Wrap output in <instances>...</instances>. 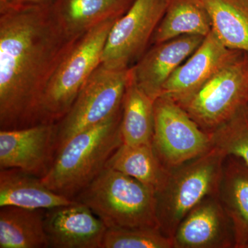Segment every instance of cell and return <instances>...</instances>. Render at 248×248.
Here are the masks:
<instances>
[{"label": "cell", "instance_id": "e0dca14e", "mask_svg": "<svg viewBox=\"0 0 248 248\" xmlns=\"http://www.w3.org/2000/svg\"><path fill=\"white\" fill-rule=\"evenodd\" d=\"M134 0H53L52 7L70 35L81 37L101 23L119 18Z\"/></svg>", "mask_w": 248, "mask_h": 248}, {"label": "cell", "instance_id": "603a6c76", "mask_svg": "<svg viewBox=\"0 0 248 248\" xmlns=\"http://www.w3.org/2000/svg\"><path fill=\"white\" fill-rule=\"evenodd\" d=\"M213 146L226 156H236L248 164V106L210 133Z\"/></svg>", "mask_w": 248, "mask_h": 248}, {"label": "cell", "instance_id": "7a4b0ae2", "mask_svg": "<svg viewBox=\"0 0 248 248\" xmlns=\"http://www.w3.org/2000/svg\"><path fill=\"white\" fill-rule=\"evenodd\" d=\"M122 115V108L110 118L70 139L57 152L42 182L73 200L106 169L110 156L123 143Z\"/></svg>", "mask_w": 248, "mask_h": 248}, {"label": "cell", "instance_id": "d4e9b609", "mask_svg": "<svg viewBox=\"0 0 248 248\" xmlns=\"http://www.w3.org/2000/svg\"><path fill=\"white\" fill-rule=\"evenodd\" d=\"M50 1L52 0H0V13L26 6L43 4Z\"/></svg>", "mask_w": 248, "mask_h": 248}, {"label": "cell", "instance_id": "8fae6325", "mask_svg": "<svg viewBox=\"0 0 248 248\" xmlns=\"http://www.w3.org/2000/svg\"><path fill=\"white\" fill-rule=\"evenodd\" d=\"M204 38L201 35H182L151 45L130 67L133 81L155 101L161 95L173 73L195 51Z\"/></svg>", "mask_w": 248, "mask_h": 248}, {"label": "cell", "instance_id": "cb8c5ba5", "mask_svg": "<svg viewBox=\"0 0 248 248\" xmlns=\"http://www.w3.org/2000/svg\"><path fill=\"white\" fill-rule=\"evenodd\" d=\"M102 248H175L158 228H108Z\"/></svg>", "mask_w": 248, "mask_h": 248}, {"label": "cell", "instance_id": "52a82bcc", "mask_svg": "<svg viewBox=\"0 0 248 248\" xmlns=\"http://www.w3.org/2000/svg\"><path fill=\"white\" fill-rule=\"evenodd\" d=\"M130 68L115 70L101 63L56 125L57 152L76 134L102 123L122 109Z\"/></svg>", "mask_w": 248, "mask_h": 248}, {"label": "cell", "instance_id": "484cf974", "mask_svg": "<svg viewBox=\"0 0 248 248\" xmlns=\"http://www.w3.org/2000/svg\"><path fill=\"white\" fill-rule=\"evenodd\" d=\"M246 248H248V244L247 245V246H246Z\"/></svg>", "mask_w": 248, "mask_h": 248}, {"label": "cell", "instance_id": "ba28073f", "mask_svg": "<svg viewBox=\"0 0 248 248\" xmlns=\"http://www.w3.org/2000/svg\"><path fill=\"white\" fill-rule=\"evenodd\" d=\"M153 146L168 169L205 154L213 147L210 133L204 131L177 102L161 95L154 101Z\"/></svg>", "mask_w": 248, "mask_h": 248}, {"label": "cell", "instance_id": "6da1fadb", "mask_svg": "<svg viewBox=\"0 0 248 248\" xmlns=\"http://www.w3.org/2000/svg\"><path fill=\"white\" fill-rule=\"evenodd\" d=\"M52 1L0 13V130L36 125L46 86L81 37L67 32Z\"/></svg>", "mask_w": 248, "mask_h": 248}, {"label": "cell", "instance_id": "9c48e42d", "mask_svg": "<svg viewBox=\"0 0 248 248\" xmlns=\"http://www.w3.org/2000/svg\"><path fill=\"white\" fill-rule=\"evenodd\" d=\"M169 0H134L107 37L102 64L115 70L133 66L151 46Z\"/></svg>", "mask_w": 248, "mask_h": 248}, {"label": "cell", "instance_id": "30bf717a", "mask_svg": "<svg viewBox=\"0 0 248 248\" xmlns=\"http://www.w3.org/2000/svg\"><path fill=\"white\" fill-rule=\"evenodd\" d=\"M56 125L0 130V169H17L42 179L56 155Z\"/></svg>", "mask_w": 248, "mask_h": 248}, {"label": "cell", "instance_id": "5b68a950", "mask_svg": "<svg viewBox=\"0 0 248 248\" xmlns=\"http://www.w3.org/2000/svg\"><path fill=\"white\" fill-rule=\"evenodd\" d=\"M119 18L101 23L80 37L46 86L36 124H56L68 112L83 86L102 63L108 36Z\"/></svg>", "mask_w": 248, "mask_h": 248}, {"label": "cell", "instance_id": "2e32d148", "mask_svg": "<svg viewBox=\"0 0 248 248\" xmlns=\"http://www.w3.org/2000/svg\"><path fill=\"white\" fill-rule=\"evenodd\" d=\"M74 202L49 189L40 177L17 169H0V207L50 210Z\"/></svg>", "mask_w": 248, "mask_h": 248}, {"label": "cell", "instance_id": "9a60e30c", "mask_svg": "<svg viewBox=\"0 0 248 248\" xmlns=\"http://www.w3.org/2000/svg\"><path fill=\"white\" fill-rule=\"evenodd\" d=\"M218 197L234 231L235 248L248 244V164L236 156H226Z\"/></svg>", "mask_w": 248, "mask_h": 248}, {"label": "cell", "instance_id": "ac0fdd59", "mask_svg": "<svg viewBox=\"0 0 248 248\" xmlns=\"http://www.w3.org/2000/svg\"><path fill=\"white\" fill-rule=\"evenodd\" d=\"M46 211L12 205L0 207V248H50Z\"/></svg>", "mask_w": 248, "mask_h": 248}, {"label": "cell", "instance_id": "3957f363", "mask_svg": "<svg viewBox=\"0 0 248 248\" xmlns=\"http://www.w3.org/2000/svg\"><path fill=\"white\" fill-rule=\"evenodd\" d=\"M73 200L87 205L108 228H159L155 191L114 169L103 170Z\"/></svg>", "mask_w": 248, "mask_h": 248}, {"label": "cell", "instance_id": "7c38bea8", "mask_svg": "<svg viewBox=\"0 0 248 248\" xmlns=\"http://www.w3.org/2000/svg\"><path fill=\"white\" fill-rule=\"evenodd\" d=\"M45 228L53 248H102L108 230L87 205L76 201L46 210Z\"/></svg>", "mask_w": 248, "mask_h": 248}, {"label": "cell", "instance_id": "8992f818", "mask_svg": "<svg viewBox=\"0 0 248 248\" xmlns=\"http://www.w3.org/2000/svg\"><path fill=\"white\" fill-rule=\"evenodd\" d=\"M177 104L207 133L226 123L248 106V53L238 52L199 91Z\"/></svg>", "mask_w": 248, "mask_h": 248}, {"label": "cell", "instance_id": "5bb4252c", "mask_svg": "<svg viewBox=\"0 0 248 248\" xmlns=\"http://www.w3.org/2000/svg\"><path fill=\"white\" fill-rule=\"evenodd\" d=\"M239 51L226 48L210 31L200 46L168 79L160 96H166L177 103L185 100Z\"/></svg>", "mask_w": 248, "mask_h": 248}, {"label": "cell", "instance_id": "277c9868", "mask_svg": "<svg viewBox=\"0 0 248 248\" xmlns=\"http://www.w3.org/2000/svg\"><path fill=\"white\" fill-rule=\"evenodd\" d=\"M226 155L217 147L185 164L170 169L164 187L156 192L160 231L172 238L178 226L203 200L218 196Z\"/></svg>", "mask_w": 248, "mask_h": 248}, {"label": "cell", "instance_id": "4fadbf2b", "mask_svg": "<svg viewBox=\"0 0 248 248\" xmlns=\"http://www.w3.org/2000/svg\"><path fill=\"white\" fill-rule=\"evenodd\" d=\"M173 240L175 248H234L232 225L218 196L207 197L192 209Z\"/></svg>", "mask_w": 248, "mask_h": 248}, {"label": "cell", "instance_id": "44dd1931", "mask_svg": "<svg viewBox=\"0 0 248 248\" xmlns=\"http://www.w3.org/2000/svg\"><path fill=\"white\" fill-rule=\"evenodd\" d=\"M154 128V100L135 84L130 71L121 120V133L123 143L152 144Z\"/></svg>", "mask_w": 248, "mask_h": 248}, {"label": "cell", "instance_id": "7402d4cb", "mask_svg": "<svg viewBox=\"0 0 248 248\" xmlns=\"http://www.w3.org/2000/svg\"><path fill=\"white\" fill-rule=\"evenodd\" d=\"M212 31L226 48L248 53V0H203Z\"/></svg>", "mask_w": 248, "mask_h": 248}, {"label": "cell", "instance_id": "d6986e66", "mask_svg": "<svg viewBox=\"0 0 248 248\" xmlns=\"http://www.w3.org/2000/svg\"><path fill=\"white\" fill-rule=\"evenodd\" d=\"M106 168L115 170L140 181L159 192L169 177L168 169L158 157L152 144L122 143L108 161Z\"/></svg>", "mask_w": 248, "mask_h": 248}, {"label": "cell", "instance_id": "ffe728a7", "mask_svg": "<svg viewBox=\"0 0 248 248\" xmlns=\"http://www.w3.org/2000/svg\"><path fill=\"white\" fill-rule=\"evenodd\" d=\"M211 31V19L203 0H169L151 46L182 35L205 37Z\"/></svg>", "mask_w": 248, "mask_h": 248}]
</instances>
